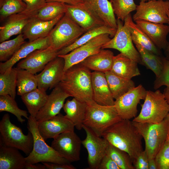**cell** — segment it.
I'll use <instances>...</instances> for the list:
<instances>
[{
    "mask_svg": "<svg viewBox=\"0 0 169 169\" xmlns=\"http://www.w3.org/2000/svg\"><path fill=\"white\" fill-rule=\"evenodd\" d=\"M101 137L112 145L126 152L132 163L143 150L141 135L130 120L122 119L103 133Z\"/></svg>",
    "mask_w": 169,
    "mask_h": 169,
    "instance_id": "6da1fadb",
    "label": "cell"
},
{
    "mask_svg": "<svg viewBox=\"0 0 169 169\" xmlns=\"http://www.w3.org/2000/svg\"><path fill=\"white\" fill-rule=\"evenodd\" d=\"M59 85L70 97L87 103L94 101L91 72L80 63L64 71Z\"/></svg>",
    "mask_w": 169,
    "mask_h": 169,
    "instance_id": "7a4b0ae2",
    "label": "cell"
},
{
    "mask_svg": "<svg viewBox=\"0 0 169 169\" xmlns=\"http://www.w3.org/2000/svg\"><path fill=\"white\" fill-rule=\"evenodd\" d=\"M27 128L32 135L33 142L32 151L25 157L27 163L47 162L70 164V162L60 156L51 146L46 143L39 131L38 121L30 115L28 120Z\"/></svg>",
    "mask_w": 169,
    "mask_h": 169,
    "instance_id": "3957f363",
    "label": "cell"
},
{
    "mask_svg": "<svg viewBox=\"0 0 169 169\" xmlns=\"http://www.w3.org/2000/svg\"><path fill=\"white\" fill-rule=\"evenodd\" d=\"M87 104L84 125L99 136L101 137L106 129L122 119L115 105H101L94 101Z\"/></svg>",
    "mask_w": 169,
    "mask_h": 169,
    "instance_id": "277c9868",
    "label": "cell"
},
{
    "mask_svg": "<svg viewBox=\"0 0 169 169\" xmlns=\"http://www.w3.org/2000/svg\"><path fill=\"white\" fill-rule=\"evenodd\" d=\"M144 103L139 115L132 121L141 123H157L162 121L169 113V105L163 93L158 90H147Z\"/></svg>",
    "mask_w": 169,
    "mask_h": 169,
    "instance_id": "5b68a950",
    "label": "cell"
},
{
    "mask_svg": "<svg viewBox=\"0 0 169 169\" xmlns=\"http://www.w3.org/2000/svg\"><path fill=\"white\" fill-rule=\"evenodd\" d=\"M133 122L144 139L145 150L149 159L154 158L166 140L169 129L168 116L167 115L162 121L157 123Z\"/></svg>",
    "mask_w": 169,
    "mask_h": 169,
    "instance_id": "8992f818",
    "label": "cell"
},
{
    "mask_svg": "<svg viewBox=\"0 0 169 169\" xmlns=\"http://www.w3.org/2000/svg\"><path fill=\"white\" fill-rule=\"evenodd\" d=\"M0 141L4 145L23 151L28 156L32 151L33 145L32 135L28 131L24 135L22 129L10 121L8 113L5 114L0 121Z\"/></svg>",
    "mask_w": 169,
    "mask_h": 169,
    "instance_id": "52a82bcc",
    "label": "cell"
},
{
    "mask_svg": "<svg viewBox=\"0 0 169 169\" xmlns=\"http://www.w3.org/2000/svg\"><path fill=\"white\" fill-rule=\"evenodd\" d=\"M86 32L65 14L49 35L50 46L58 51L73 43Z\"/></svg>",
    "mask_w": 169,
    "mask_h": 169,
    "instance_id": "ba28073f",
    "label": "cell"
},
{
    "mask_svg": "<svg viewBox=\"0 0 169 169\" xmlns=\"http://www.w3.org/2000/svg\"><path fill=\"white\" fill-rule=\"evenodd\" d=\"M117 28L114 36L104 44L102 49H112L118 50L129 58L142 65L140 54L134 47L131 34L123 22L117 19Z\"/></svg>",
    "mask_w": 169,
    "mask_h": 169,
    "instance_id": "9c48e42d",
    "label": "cell"
},
{
    "mask_svg": "<svg viewBox=\"0 0 169 169\" xmlns=\"http://www.w3.org/2000/svg\"><path fill=\"white\" fill-rule=\"evenodd\" d=\"M169 10L168 0L140 1L139 5L137 6L136 12L132 18L135 22L143 20L160 24L168 23Z\"/></svg>",
    "mask_w": 169,
    "mask_h": 169,
    "instance_id": "30bf717a",
    "label": "cell"
},
{
    "mask_svg": "<svg viewBox=\"0 0 169 169\" xmlns=\"http://www.w3.org/2000/svg\"><path fill=\"white\" fill-rule=\"evenodd\" d=\"M110 37L108 34L99 35L69 53L58 55L64 59V71L79 63L88 57L98 52L102 46L111 39Z\"/></svg>",
    "mask_w": 169,
    "mask_h": 169,
    "instance_id": "8fae6325",
    "label": "cell"
},
{
    "mask_svg": "<svg viewBox=\"0 0 169 169\" xmlns=\"http://www.w3.org/2000/svg\"><path fill=\"white\" fill-rule=\"evenodd\" d=\"M82 141L74 131L65 132L54 139L51 146L70 162L80 159Z\"/></svg>",
    "mask_w": 169,
    "mask_h": 169,
    "instance_id": "7c38bea8",
    "label": "cell"
},
{
    "mask_svg": "<svg viewBox=\"0 0 169 169\" xmlns=\"http://www.w3.org/2000/svg\"><path fill=\"white\" fill-rule=\"evenodd\" d=\"M146 92L139 84L115 100L114 105L122 119L131 120L136 116L137 105L141 100L145 99Z\"/></svg>",
    "mask_w": 169,
    "mask_h": 169,
    "instance_id": "4fadbf2b",
    "label": "cell"
},
{
    "mask_svg": "<svg viewBox=\"0 0 169 169\" xmlns=\"http://www.w3.org/2000/svg\"><path fill=\"white\" fill-rule=\"evenodd\" d=\"M86 136L82 141V144L88 153V162L89 168L98 169L99 164L106 154L109 145L105 139L97 136L90 128L83 125Z\"/></svg>",
    "mask_w": 169,
    "mask_h": 169,
    "instance_id": "5bb4252c",
    "label": "cell"
},
{
    "mask_svg": "<svg viewBox=\"0 0 169 169\" xmlns=\"http://www.w3.org/2000/svg\"><path fill=\"white\" fill-rule=\"evenodd\" d=\"M64 61L58 56L49 62L39 74L35 75L38 88L46 91L58 85L64 73Z\"/></svg>",
    "mask_w": 169,
    "mask_h": 169,
    "instance_id": "9a60e30c",
    "label": "cell"
},
{
    "mask_svg": "<svg viewBox=\"0 0 169 169\" xmlns=\"http://www.w3.org/2000/svg\"><path fill=\"white\" fill-rule=\"evenodd\" d=\"M58 56V51L52 46L36 50L22 59L17 68L25 69L35 74L42 71L51 61Z\"/></svg>",
    "mask_w": 169,
    "mask_h": 169,
    "instance_id": "2e32d148",
    "label": "cell"
},
{
    "mask_svg": "<svg viewBox=\"0 0 169 169\" xmlns=\"http://www.w3.org/2000/svg\"><path fill=\"white\" fill-rule=\"evenodd\" d=\"M65 14L86 31L105 25L83 2L76 5L67 4Z\"/></svg>",
    "mask_w": 169,
    "mask_h": 169,
    "instance_id": "e0dca14e",
    "label": "cell"
},
{
    "mask_svg": "<svg viewBox=\"0 0 169 169\" xmlns=\"http://www.w3.org/2000/svg\"><path fill=\"white\" fill-rule=\"evenodd\" d=\"M70 97L59 84L53 88L48 95L43 107L37 113L35 118L38 122L50 119L60 113L66 99Z\"/></svg>",
    "mask_w": 169,
    "mask_h": 169,
    "instance_id": "ac0fdd59",
    "label": "cell"
},
{
    "mask_svg": "<svg viewBox=\"0 0 169 169\" xmlns=\"http://www.w3.org/2000/svg\"><path fill=\"white\" fill-rule=\"evenodd\" d=\"M38 124L40 133L45 140L54 139L65 132L74 131L75 127L72 122L60 113L50 119L38 122Z\"/></svg>",
    "mask_w": 169,
    "mask_h": 169,
    "instance_id": "d6986e66",
    "label": "cell"
},
{
    "mask_svg": "<svg viewBox=\"0 0 169 169\" xmlns=\"http://www.w3.org/2000/svg\"><path fill=\"white\" fill-rule=\"evenodd\" d=\"M50 46L49 36L32 41L26 42L8 60L0 63V73H2L12 68L20 60L25 58L34 51L46 48Z\"/></svg>",
    "mask_w": 169,
    "mask_h": 169,
    "instance_id": "ffe728a7",
    "label": "cell"
},
{
    "mask_svg": "<svg viewBox=\"0 0 169 169\" xmlns=\"http://www.w3.org/2000/svg\"><path fill=\"white\" fill-rule=\"evenodd\" d=\"M93 98L97 104L103 105H113V98L110 90L105 73L91 72Z\"/></svg>",
    "mask_w": 169,
    "mask_h": 169,
    "instance_id": "44dd1931",
    "label": "cell"
},
{
    "mask_svg": "<svg viewBox=\"0 0 169 169\" xmlns=\"http://www.w3.org/2000/svg\"><path fill=\"white\" fill-rule=\"evenodd\" d=\"M65 14L48 21L37 19L33 17L23 29L22 33L28 41H32L49 36L54 26Z\"/></svg>",
    "mask_w": 169,
    "mask_h": 169,
    "instance_id": "7402d4cb",
    "label": "cell"
},
{
    "mask_svg": "<svg viewBox=\"0 0 169 169\" xmlns=\"http://www.w3.org/2000/svg\"><path fill=\"white\" fill-rule=\"evenodd\" d=\"M135 22L157 48L160 50L166 49L168 44L166 40L169 33L168 25L143 20Z\"/></svg>",
    "mask_w": 169,
    "mask_h": 169,
    "instance_id": "603a6c76",
    "label": "cell"
},
{
    "mask_svg": "<svg viewBox=\"0 0 169 169\" xmlns=\"http://www.w3.org/2000/svg\"><path fill=\"white\" fill-rule=\"evenodd\" d=\"M83 2L105 26L117 29V19L110 1L108 0H83Z\"/></svg>",
    "mask_w": 169,
    "mask_h": 169,
    "instance_id": "cb8c5ba5",
    "label": "cell"
},
{
    "mask_svg": "<svg viewBox=\"0 0 169 169\" xmlns=\"http://www.w3.org/2000/svg\"><path fill=\"white\" fill-rule=\"evenodd\" d=\"M33 17L23 13L9 16L0 27V42L8 40L13 35L22 33L24 28Z\"/></svg>",
    "mask_w": 169,
    "mask_h": 169,
    "instance_id": "d4e9b609",
    "label": "cell"
},
{
    "mask_svg": "<svg viewBox=\"0 0 169 169\" xmlns=\"http://www.w3.org/2000/svg\"><path fill=\"white\" fill-rule=\"evenodd\" d=\"M138 64L135 61L120 53L114 56L110 71L118 76L131 79L141 74Z\"/></svg>",
    "mask_w": 169,
    "mask_h": 169,
    "instance_id": "484cf974",
    "label": "cell"
},
{
    "mask_svg": "<svg viewBox=\"0 0 169 169\" xmlns=\"http://www.w3.org/2000/svg\"><path fill=\"white\" fill-rule=\"evenodd\" d=\"M87 104L73 98L67 100L63 107L65 117L74 125L78 130L83 129L85 118Z\"/></svg>",
    "mask_w": 169,
    "mask_h": 169,
    "instance_id": "4316f807",
    "label": "cell"
},
{
    "mask_svg": "<svg viewBox=\"0 0 169 169\" xmlns=\"http://www.w3.org/2000/svg\"><path fill=\"white\" fill-rule=\"evenodd\" d=\"M27 164L18 150L0 141V169H25Z\"/></svg>",
    "mask_w": 169,
    "mask_h": 169,
    "instance_id": "83f0119b",
    "label": "cell"
},
{
    "mask_svg": "<svg viewBox=\"0 0 169 169\" xmlns=\"http://www.w3.org/2000/svg\"><path fill=\"white\" fill-rule=\"evenodd\" d=\"M114 56L112 51L101 49L80 63L90 70L105 73L110 70Z\"/></svg>",
    "mask_w": 169,
    "mask_h": 169,
    "instance_id": "f1b7e54d",
    "label": "cell"
},
{
    "mask_svg": "<svg viewBox=\"0 0 169 169\" xmlns=\"http://www.w3.org/2000/svg\"><path fill=\"white\" fill-rule=\"evenodd\" d=\"M124 22L130 31L133 43H137L149 51L162 56L161 50L156 47L144 32L134 23L131 14L126 18Z\"/></svg>",
    "mask_w": 169,
    "mask_h": 169,
    "instance_id": "f546056e",
    "label": "cell"
},
{
    "mask_svg": "<svg viewBox=\"0 0 169 169\" xmlns=\"http://www.w3.org/2000/svg\"><path fill=\"white\" fill-rule=\"evenodd\" d=\"M48 95L46 91L38 88L21 96V99L30 116L35 118L38 112L46 103Z\"/></svg>",
    "mask_w": 169,
    "mask_h": 169,
    "instance_id": "4dcf8cb0",
    "label": "cell"
},
{
    "mask_svg": "<svg viewBox=\"0 0 169 169\" xmlns=\"http://www.w3.org/2000/svg\"><path fill=\"white\" fill-rule=\"evenodd\" d=\"M116 29L102 26L92 28L85 32L74 42L58 51V55L66 54L75 49L85 44L95 37L103 34H109L113 37L115 34Z\"/></svg>",
    "mask_w": 169,
    "mask_h": 169,
    "instance_id": "1f68e13d",
    "label": "cell"
},
{
    "mask_svg": "<svg viewBox=\"0 0 169 169\" xmlns=\"http://www.w3.org/2000/svg\"><path fill=\"white\" fill-rule=\"evenodd\" d=\"M105 74L110 92L115 100L135 87L134 82L131 79L118 76L110 71Z\"/></svg>",
    "mask_w": 169,
    "mask_h": 169,
    "instance_id": "d6a6232c",
    "label": "cell"
},
{
    "mask_svg": "<svg viewBox=\"0 0 169 169\" xmlns=\"http://www.w3.org/2000/svg\"><path fill=\"white\" fill-rule=\"evenodd\" d=\"M141 56L142 65L153 71L157 77L163 68L164 57L156 55L144 48L138 43H133Z\"/></svg>",
    "mask_w": 169,
    "mask_h": 169,
    "instance_id": "836d02e7",
    "label": "cell"
},
{
    "mask_svg": "<svg viewBox=\"0 0 169 169\" xmlns=\"http://www.w3.org/2000/svg\"><path fill=\"white\" fill-rule=\"evenodd\" d=\"M16 68L18 95L21 96L38 88V82L35 74L27 70Z\"/></svg>",
    "mask_w": 169,
    "mask_h": 169,
    "instance_id": "e575fe53",
    "label": "cell"
},
{
    "mask_svg": "<svg viewBox=\"0 0 169 169\" xmlns=\"http://www.w3.org/2000/svg\"><path fill=\"white\" fill-rule=\"evenodd\" d=\"M66 5L65 3L59 2H47L33 17L43 21L53 20L60 15L65 14Z\"/></svg>",
    "mask_w": 169,
    "mask_h": 169,
    "instance_id": "d590c367",
    "label": "cell"
},
{
    "mask_svg": "<svg viewBox=\"0 0 169 169\" xmlns=\"http://www.w3.org/2000/svg\"><path fill=\"white\" fill-rule=\"evenodd\" d=\"M17 71L12 68L0 74V95H8L15 99L16 96Z\"/></svg>",
    "mask_w": 169,
    "mask_h": 169,
    "instance_id": "8d00e7d4",
    "label": "cell"
},
{
    "mask_svg": "<svg viewBox=\"0 0 169 169\" xmlns=\"http://www.w3.org/2000/svg\"><path fill=\"white\" fill-rule=\"evenodd\" d=\"M25 39L22 33L13 39L7 40L1 43L0 62H5L9 59L26 42Z\"/></svg>",
    "mask_w": 169,
    "mask_h": 169,
    "instance_id": "74e56055",
    "label": "cell"
},
{
    "mask_svg": "<svg viewBox=\"0 0 169 169\" xmlns=\"http://www.w3.org/2000/svg\"><path fill=\"white\" fill-rule=\"evenodd\" d=\"M3 111H6L13 114L21 123L25 120L23 118V117L27 120L29 119L27 112L20 109L15 99L8 95H0V112Z\"/></svg>",
    "mask_w": 169,
    "mask_h": 169,
    "instance_id": "f35d334b",
    "label": "cell"
},
{
    "mask_svg": "<svg viewBox=\"0 0 169 169\" xmlns=\"http://www.w3.org/2000/svg\"><path fill=\"white\" fill-rule=\"evenodd\" d=\"M106 154L113 160L120 169H134L131 157L125 151L109 143Z\"/></svg>",
    "mask_w": 169,
    "mask_h": 169,
    "instance_id": "ab89813d",
    "label": "cell"
},
{
    "mask_svg": "<svg viewBox=\"0 0 169 169\" xmlns=\"http://www.w3.org/2000/svg\"><path fill=\"white\" fill-rule=\"evenodd\" d=\"M26 7V4L23 0H4L0 4V21L12 15L23 12Z\"/></svg>",
    "mask_w": 169,
    "mask_h": 169,
    "instance_id": "60d3db41",
    "label": "cell"
},
{
    "mask_svg": "<svg viewBox=\"0 0 169 169\" xmlns=\"http://www.w3.org/2000/svg\"><path fill=\"white\" fill-rule=\"evenodd\" d=\"M115 14L123 22L131 13L136 10L137 6L134 0H110Z\"/></svg>",
    "mask_w": 169,
    "mask_h": 169,
    "instance_id": "b9f144b4",
    "label": "cell"
},
{
    "mask_svg": "<svg viewBox=\"0 0 169 169\" xmlns=\"http://www.w3.org/2000/svg\"><path fill=\"white\" fill-rule=\"evenodd\" d=\"M163 68L161 74L156 77L154 88L157 90L162 86H165L163 93L165 98L169 105V60L163 59Z\"/></svg>",
    "mask_w": 169,
    "mask_h": 169,
    "instance_id": "7bdbcfd3",
    "label": "cell"
},
{
    "mask_svg": "<svg viewBox=\"0 0 169 169\" xmlns=\"http://www.w3.org/2000/svg\"><path fill=\"white\" fill-rule=\"evenodd\" d=\"M155 159L157 169H169V142L165 141L156 154Z\"/></svg>",
    "mask_w": 169,
    "mask_h": 169,
    "instance_id": "ee69618b",
    "label": "cell"
},
{
    "mask_svg": "<svg viewBox=\"0 0 169 169\" xmlns=\"http://www.w3.org/2000/svg\"><path fill=\"white\" fill-rule=\"evenodd\" d=\"M26 7L23 13L33 16L47 3L46 0H23Z\"/></svg>",
    "mask_w": 169,
    "mask_h": 169,
    "instance_id": "f6af8a7d",
    "label": "cell"
},
{
    "mask_svg": "<svg viewBox=\"0 0 169 169\" xmlns=\"http://www.w3.org/2000/svg\"><path fill=\"white\" fill-rule=\"evenodd\" d=\"M149 158L146 151L143 150L133 162L134 169H148Z\"/></svg>",
    "mask_w": 169,
    "mask_h": 169,
    "instance_id": "bcb514c9",
    "label": "cell"
},
{
    "mask_svg": "<svg viewBox=\"0 0 169 169\" xmlns=\"http://www.w3.org/2000/svg\"><path fill=\"white\" fill-rule=\"evenodd\" d=\"M98 169H120L113 160L106 154L102 158Z\"/></svg>",
    "mask_w": 169,
    "mask_h": 169,
    "instance_id": "7dc6e473",
    "label": "cell"
},
{
    "mask_svg": "<svg viewBox=\"0 0 169 169\" xmlns=\"http://www.w3.org/2000/svg\"><path fill=\"white\" fill-rule=\"evenodd\" d=\"M42 163L47 169H76V168L70 164H62L57 163L43 162Z\"/></svg>",
    "mask_w": 169,
    "mask_h": 169,
    "instance_id": "c3c4849f",
    "label": "cell"
},
{
    "mask_svg": "<svg viewBox=\"0 0 169 169\" xmlns=\"http://www.w3.org/2000/svg\"><path fill=\"white\" fill-rule=\"evenodd\" d=\"M47 2H56L66 4L76 5L83 2V0H46Z\"/></svg>",
    "mask_w": 169,
    "mask_h": 169,
    "instance_id": "681fc988",
    "label": "cell"
},
{
    "mask_svg": "<svg viewBox=\"0 0 169 169\" xmlns=\"http://www.w3.org/2000/svg\"><path fill=\"white\" fill-rule=\"evenodd\" d=\"M45 166L43 164L35 163L30 164L27 163L25 169H45Z\"/></svg>",
    "mask_w": 169,
    "mask_h": 169,
    "instance_id": "f907efd6",
    "label": "cell"
},
{
    "mask_svg": "<svg viewBox=\"0 0 169 169\" xmlns=\"http://www.w3.org/2000/svg\"><path fill=\"white\" fill-rule=\"evenodd\" d=\"M148 169H157V166L154 158L149 159Z\"/></svg>",
    "mask_w": 169,
    "mask_h": 169,
    "instance_id": "816d5d0a",
    "label": "cell"
},
{
    "mask_svg": "<svg viewBox=\"0 0 169 169\" xmlns=\"http://www.w3.org/2000/svg\"><path fill=\"white\" fill-rule=\"evenodd\" d=\"M167 15L168 18V24L169 27V10L167 12ZM164 50V53L165 55V57H164L166 59L169 60V42H168V44L166 48Z\"/></svg>",
    "mask_w": 169,
    "mask_h": 169,
    "instance_id": "f5cc1de1",
    "label": "cell"
},
{
    "mask_svg": "<svg viewBox=\"0 0 169 169\" xmlns=\"http://www.w3.org/2000/svg\"><path fill=\"white\" fill-rule=\"evenodd\" d=\"M166 141L169 142V129L167 134Z\"/></svg>",
    "mask_w": 169,
    "mask_h": 169,
    "instance_id": "db71d44e",
    "label": "cell"
},
{
    "mask_svg": "<svg viewBox=\"0 0 169 169\" xmlns=\"http://www.w3.org/2000/svg\"><path fill=\"white\" fill-rule=\"evenodd\" d=\"M140 1H143V2H146L147 1H154V0H140Z\"/></svg>",
    "mask_w": 169,
    "mask_h": 169,
    "instance_id": "11a10c76",
    "label": "cell"
},
{
    "mask_svg": "<svg viewBox=\"0 0 169 169\" xmlns=\"http://www.w3.org/2000/svg\"><path fill=\"white\" fill-rule=\"evenodd\" d=\"M4 0H0V4H1Z\"/></svg>",
    "mask_w": 169,
    "mask_h": 169,
    "instance_id": "9f6ffc18",
    "label": "cell"
},
{
    "mask_svg": "<svg viewBox=\"0 0 169 169\" xmlns=\"http://www.w3.org/2000/svg\"><path fill=\"white\" fill-rule=\"evenodd\" d=\"M167 116H168V117H169V113H168V114L167 115Z\"/></svg>",
    "mask_w": 169,
    "mask_h": 169,
    "instance_id": "6f0895ef",
    "label": "cell"
},
{
    "mask_svg": "<svg viewBox=\"0 0 169 169\" xmlns=\"http://www.w3.org/2000/svg\"><path fill=\"white\" fill-rule=\"evenodd\" d=\"M168 1L169 2V0H168Z\"/></svg>",
    "mask_w": 169,
    "mask_h": 169,
    "instance_id": "680465c9",
    "label": "cell"
}]
</instances>
